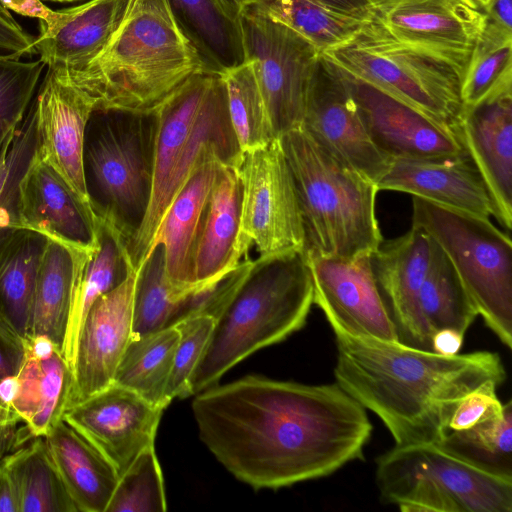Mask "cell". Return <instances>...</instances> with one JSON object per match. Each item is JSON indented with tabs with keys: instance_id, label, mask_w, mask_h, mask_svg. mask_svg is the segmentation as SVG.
<instances>
[{
	"instance_id": "1",
	"label": "cell",
	"mask_w": 512,
	"mask_h": 512,
	"mask_svg": "<svg viewBox=\"0 0 512 512\" xmlns=\"http://www.w3.org/2000/svg\"><path fill=\"white\" fill-rule=\"evenodd\" d=\"M199 437L237 479L279 489L326 477L363 456L372 424L337 383L249 375L196 394Z\"/></svg>"
},
{
	"instance_id": "2",
	"label": "cell",
	"mask_w": 512,
	"mask_h": 512,
	"mask_svg": "<svg viewBox=\"0 0 512 512\" xmlns=\"http://www.w3.org/2000/svg\"><path fill=\"white\" fill-rule=\"evenodd\" d=\"M334 334L336 383L381 419L395 445L439 442L464 396L506 379L495 352L446 356L399 341Z\"/></svg>"
},
{
	"instance_id": "3",
	"label": "cell",
	"mask_w": 512,
	"mask_h": 512,
	"mask_svg": "<svg viewBox=\"0 0 512 512\" xmlns=\"http://www.w3.org/2000/svg\"><path fill=\"white\" fill-rule=\"evenodd\" d=\"M66 71L94 110L141 113L155 111L188 78L205 73L165 0H132L105 49L83 69Z\"/></svg>"
},
{
	"instance_id": "4",
	"label": "cell",
	"mask_w": 512,
	"mask_h": 512,
	"mask_svg": "<svg viewBox=\"0 0 512 512\" xmlns=\"http://www.w3.org/2000/svg\"><path fill=\"white\" fill-rule=\"evenodd\" d=\"M312 304L313 285L304 251L251 260L213 316L208 343L188 383L189 396L217 383L257 350L301 329Z\"/></svg>"
},
{
	"instance_id": "5",
	"label": "cell",
	"mask_w": 512,
	"mask_h": 512,
	"mask_svg": "<svg viewBox=\"0 0 512 512\" xmlns=\"http://www.w3.org/2000/svg\"><path fill=\"white\" fill-rule=\"evenodd\" d=\"M279 138L303 218L304 252L338 259L371 255L383 241L377 185L330 155L301 126Z\"/></svg>"
},
{
	"instance_id": "6",
	"label": "cell",
	"mask_w": 512,
	"mask_h": 512,
	"mask_svg": "<svg viewBox=\"0 0 512 512\" xmlns=\"http://www.w3.org/2000/svg\"><path fill=\"white\" fill-rule=\"evenodd\" d=\"M157 133L156 110H94L85 129L82 162L89 204L126 247L150 204Z\"/></svg>"
},
{
	"instance_id": "7",
	"label": "cell",
	"mask_w": 512,
	"mask_h": 512,
	"mask_svg": "<svg viewBox=\"0 0 512 512\" xmlns=\"http://www.w3.org/2000/svg\"><path fill=\"white\" fill-rule=\"evenodd\" d=\"M412 226L446 254L478 315L512 347V242L489 218L412 196Z\"/></svg>"
},
{
	"instance_id": "8",
	"label": "cell",
	"mask_w": 512,
	"mask_h": 512,
	"mask_svg": "<svg viewBox=\"0 0 512 512\" xmlns=\"http://www.w3.org/2000/svg\"><path fill=\"white\" fill-rule=\"evenodd\" d=\"M381 498L402 512H511L512 480L486 473L437 443L395 445L381 455Z\"/></svg>"
},
{
	"instance_id": "9",
	"label": "cell",
	"mask_w": 512,
	"mask_h": 512,
	"mask_svg": "<svg viewBox=\"0 0 512 512\" xmlns=\"http://www.w3.org/2000/svg\"><path fill=\"white\" fill-rule=\"evenodd\" d=\"M321 54L428 117L457 127L463 72L449 61L394 39L372 21L349 42Z\"/></svg>"
},
{
	"instance_id": "10",
	"label": "cell",
	"mask_w": 512,
	"mask_h": 512,
	"mask_svg": "<svg viewBox=\"0 0 512 512\" xmlns=\"http://www.w3.org/2000/svg\"><path fill=\"white\" fill-rule=\"evenodd\" d=\"M246 62L252 66L273 131L302 125L319 50L306 38L249 5L240 13Z\"/></svg>"
},
{
	"instance_id": "11",
	"label": "cell",
	"mask_w": 512,
	"mask_h": 512,
	"mask_svg": "<svg viewBox=\"0 0 512 512\" xmlns=\"http://www.w3.org/2000/svg\"><path fill=\"white\" fill-rule=\"evenodd\" d=\"M240 243L260 256L304 251L305 229L280 138L243 154Z\"/></svg>"
},
{
	"instance_id": "12",
	"label": "cell",
	"mask_w": 512,
	"mask_h": 512,
	"mask_svg": "<svg viewBox=\"0 0 512 512\" xmlns=\"http://www.w3.org/2000/svg\"><path fill=\"white\" fill-rule=\"evenodd\" d=\"M301 127L325 151L376 185L390 158L372 142L341 70L320 54Z\"/></svg>"
},
{
	"instance_id": "13",
	"label": "cell",
	"mask_w": 512,
	"mask_h": 512,
	"mask_svg": "<svg viewBox=\"0 0 512 512\" xmlns=\"http://www.w3.org/2000/svg\"><path fill=\"white\" fill-rule=\"evenodd\" d=\"M371 21L396 40L428 51L464 74L485 14L461 0H365Z\"/></svg>"
},
{
	"instance_id": "14",
	"label": "cell",
	"mask_w": 512,
	"mask_h": 512,
	"mask_svg": "<svg viewBox=\"0 0 512 512\" xmlns=\"http://www.w3.org/2000/svg\"><path fill=\"white\" fill-rule=\"evenodd\" d=\"M304 254L314 304L323 311L334 332L398 341L374 278L370 255L338 259Z\"/></svg>"
},
{
	"instance_id": "15",
	"label": "cell",
	"mask_w": 512,
	"mask_h": 512,
	"mask_svg": "<svg viewBox=\"0 0 512 512\" xmlns=\"http://www.w3.org/2000/svg\"><path fill=\"white\" fill-rule=\"evenodd\" d=\"M341 72L372 142L388 158L436 159L466 151L457 127L440 123L371 84Z\"/></svg>"
},
{
	"instance_id": "16",
	"label": "cell",
	"mask_w": 512,
	"mask_h": 512,
	"mask_svg": "<svg viewBox=\"0 0 512 512\" xmlns=\"http://www.w3.org/2000/svg\"><path fill=\"white\" fill-rule=\"evenodd\" d=\"M163 411L113 383L69 407L63 420L95 447L120 476L140 452L154 445Z\"/></svg>"
},
{
	"instance_id": "17",
	"label": "cell",
	"mask_w": 512,
	"mask_h": 512,
	"mask_svg": "<svg viewBox=\"0 0 512 512\" xmlns=\"http://www.w3.org/2000/svg\"><path fill=\"white\" fill-rule=\"evenodd\" d=\"M243 159L228 110L227 91L221 75L212 74L193 129L169 178L161 200L127 247L135 270L149 253L154 236L170 203L202 163L218 160L224 166L239 168Z\"/></svg>"
},
{
	"instance_id": "18",
	"label": "cell",
	"mask_w": 512,
	"mask_h": 512,
	"mask_svg": "<svg viewBox=\"0 0 512 512\" xmlns=\"http://www.w3.org/2000/svg\"><path fill=\"white\" fill-rule=\"evenodd\" d=\"M432 250V239L412 226L402 236L383 240L370 255L374 278L398 341L426 351H432V333L421 311L420 291Z\"/></svg>"
},
{
	"instance_id": "19",
	"label": "cell",
	"mask_w": 512,
	"mask_h": 512,
	"mask_svg": "<svg viewBox=\"0 0 512 512\" xmlns=\"http://www.w3.org/2000/svg\"><path fill=\"white\" fill-rule=\"evenodd\" d=\"M135 280L133 269L121 285L99 297L88 311L78 339L67 409L113 384L132 338Z\"/></svg>"
},
{
	"instance_id": "20",
	"label": "cell",
	"mask_w": 512,
	"mask_h": 512,
	"mask_svg": "<svg viewBox=\"0 0 512 512\" xmlns=\"http://www.w3.org/2000/svg\"><path fill=\"white\" fill-rule=\"evenodd\" d=\"M17 211L21 228L71 250L91 251L96 245L97 218L89 202L37 151L19 182Z\"/></svg>"
},
{
	"instance_id": "21",
	"label": "cell",
	"mask_w": 512,
	"mask_h": 512,
	"mask_svg": "<svg viewBox=\"0 0 512 512\" xmlns=\"http://www.w3.org/2000/svg\"><path fill=\"white\" fill-rule=\"evenodd\" d=\"M33 108L39 156L88 201L82 154L85 129L94 111L92 99L65 69L48 68Z\"/></svg>"
},
{
	"instance_id": "22",
	"label": "cell",
	"mask_w": 512,
	"mask_h": 512,
	"mask_svg": "<svg viewBox=\"0 0 512 512\" xmlns=\"http://www.w3.org/2000/svg\"><path fill=\"white\" fill-rule=\"evenodd\" d=\"M457 129L495 207V218L512 226V83L471 106H462Z\"/></svg>"
},
{
	"instance_id": "23",
	"label": "cell",
	"mask_w": 512,
	"mask_h": 512,
	"mask_svg": "<svg viewBox=\"0 0 512 512\" xmlns=\"http://www.w3.org/2000/svg\"><path fill=\"white\" fill-rule=\"evenodd\" d=\"M377 188L405 192L484 218L495 217L490 192L467 151L447 158L390 159Z\"/></svg>"
},
{
	"instance_id": "24",
	"label": "cell",
	"mask_w": 512,
	"mask_h": 512,
	"mask_svg": "<svg viewBox=\"0 0 512 512\" xmlns=\"http://www.w3.org/2000/svg\"><path fill=\"white\" fill-rule=\"evenodd\" d=\"M72 380L59 346L44 336L25 337V357L12 380L10 404L33 438L44 437L63 419Z\"/></svg>"
},
{
	"instance_id": "25",
	"label": "cell",
	"mask_w": 512,
	"mask_h": 512,
	"mask_svg": "<svg viewBox=\"0 0 512 512\" xmlns=\"http://www.w3.org/2000/svg\"><path fill=\"white\" fill-rule=\"evenodd\" d=\"M132 0H90L39 21L36 54L48 68L81 70L107 46Z\"/></svg>"
},
{
	"instance_id": "26",
	"label": "cell",
	"mask_w": 512,
	"mask_h": 512,
	"mask_svg": "<svg viewBox=\"0 0 512 512\" xmlns=\"http://www.w3.org/2000/svg\"><path fill=\"white\" fill-rule=\"evenodd\" d=\"M242 186L237 168L222 166L207 199L189 261L191 285L214 284L247 253L240 243Z\"/></svg>"
},
{
	"instance_id": "27",
	"label": "cell",
	"mask_w": 512,
	"mask_h": 512,
	"mask_svg": "<svg viewBox=\"0 0 512 512\" xmlns=\"http://www.w3.org/2000/svg\"><path fill=\"white\" fill-rule=\"evenodd\" d=\"M96 235V245L91 251L77 252L72 302L62 346L72 370L80 331L91 306L121 285L134 269L125 241L111 225L97 218Z\"/></svg>"
},
{
	"instance_id": "28",
	"label": "cell",
	"mask_w": 512,
	"mask_h": 512,
	"mask_svg": "<svg viewBox=\"0 0 512 512\" xmlns=\"http://www.w3.org/2000/svg\"><path fill=\"white\" fill-rule=\"evenodd\" d=\"M205 73L224 75L246 63L240 16L223 0H165Z\"/></svg>"
},
{
	"instance_id": "29",
	"label": "cell",
	"mask_w": 512,
	"mask_h": 512,
	"mask_svg": "<svg viewBox=\"0 0 512 512\" xmlns=\"http://www.w3.org/2000/svg\"><path fill=\"white\" fill-rule=\"evenodd\" d=\"M44 439L78 512H106L119 480L113 465L63 419Z\"/></svg>"
},
{
	"instance_id": "30",
	"label": "cell",
	"mask_w": 512,
	"mask_h": 512,
	"mask_svg": "<svg viewBox=\"0 0 512 512\" xmlns=\"http://www.w3.org/2000/svg\"><path fill=\"white\" fill-rule=\"evenodd\" d=\"M250 5L306 38L320 53L349 42L371 22L365 0H253Z\"/></svg>"
},
{
	"instance_id": "31",
	"label": "cell",
	"mask_w": 512,
	"mask_h": 512,
	"mask_svg": "<svg viewBox=\"0 0 512 512\" xmlns=\"http://www.w3.org/2000/svg\"><path fill=\"white\" fill-rule=\"evenodd\" d=\"M208 286L180 287L172 283L166 271L164 246L155 244L136 270L132 337L175 326L199 314Z\"/></svg>"
},
{
	"instance_id": "32",
	"label": "cell",
	"mask_w": 512,
	"mask_h": 512,
	"mask_svg": "<svg viewBox=\"0 0 512 512\" xmlns=\"http://www.w3.org/2000/svg\"><path fill=\"white\" fill-rule=\"evenodd\" d=\"M222 166L220 161L210 160L194 170L170 203L154 236L151 248L157 243L163 244L167 275L177 286H200L189 282L190 254L207 199Z\"/></svg>"
},
{
	"instance_id": "33",
	"label": "cell",
	"mask_w": 512,
	"mask_h": 512,
	"mask_svg": "<svg viewBox=\"0 0 512 512\" xmlns=\"http://www.w3.org/2000/svg\"><path fill=\"white\" fill-rule=\"evenodd\" d=\"M48 238L17 228L0 242V320L30 334L34 292Z\"/></svg>"
},
{
	"instance_id": "34",
	"label": "cell",
	"mask_w": 512,
	"mask_h": 512,
	"mask_svg": "<svg viewBox=\"0 0 512 512\" xmlns=\"http://www.w3.org/2000/svg\"><path fill=\"white\" fill-rule=\"evenodd\" d=\"M211 76L210 73L192 75L156 109L158 133L154 156L153 189L142 225L151 218L161 200L191 134Z\"/></svg>"
},
{
	"instance_id": "35",
	"label": "cell",
	"mask_w": 512,
	"mask_h": 512,
	"mask_svg": "<svg viewBox=\"0 0 512 512\" xmlns=\"http://www.w3.org/2000/svg\"><path fill=\"white\" fill-rule=\"evenodd\" d=\"M0 461L14 486L19 512H78L44 437L32 438Z\"/></svg>"
},
{
	"instance_id": "36",
	"label": "cell",
	"mask_w": 512,
	"mask_h": 512,
	"mask_svg": "<svg viewBox=\"0 0 512 512\" xmlns=\"http://www.w3.org/2000/svg\"><path fill=\"white\" fill-rule=\"evenodd\" d=\"M77 252L48 239L34 292L29 335L47 337L61 350L72 302Z\"/></svg>"
},
{
	"instance_id": "37",
	"label": "cell",
	"mask_w": 512,
	"mask_h": 512,
	"mask_svg": "<svg viewBox=\"0 0 512 512\" xmlns=\"http://www.w3.org/2000/svg\"><path fill=\"white\" fill-rule=\"evenodd\" d=\"M176 326L132 337L117 367L114 384L166 408L165 389L179 340Z\"/></svg>"
},
{
	"instance_id": "38",
	"label": "cell",
	"mask_w": 512,
	"mask_h": 512,
	"mask_svg": "<svg viewBox=\"0 0 512 512\" xmlns=\"http://www.w3.org/2000/svg\"><path fill=\"white\" fill-rule=\"evenodd\" d=\"M437 444L452 456L494 476L512 480V403L463 430H448Z\"/></svg>"
},
{
	"instance_id": "39",
	"label": "cell",
	"mask_w": 512,
	"mask_h": 512,
	"mask_svg": "<svg viewBox=\"0 0 512 512\" xmlns=\"http://www.w3.org/2000/svg\"><path fill=\"white\" fill-rule=\"evenodd\" d=\"M420 307L432 335L446 328L465 335L478 316L454 267L434 241L420 291Z\"/></svg>"
},
{
	"instance_id": "40",
	"label": "cell",
	"mask_w": 512,
	"mask_h": 512,
	"mask_svg": "<svg viewBox=\"0 0 512 512\" xmlns=\"http://www.w3.org/2000/svg\"><path fill=\"white\" fill-rule=\"evenodd\" d=\"M221 76L231 124L243 154L277 138L251 64L246 62Z\"/></svg>"
},
{
	"instance_id": "41",
	"label": "cell",
	"mask_w": 512,
	"mask_h": 512,
	"mask_svg": "<svg viewBox=\"0 0 512 512\" xmlns=\"http://www.w3.org/2000/svg\"><path fill=\"white\" fill-rule=\"evenodd\" d=\"M512 83V35L483 28L461 82L462 106H471Z\"/></svg>"
},
{
	"instance_id": "42",
	"label": "cell",
	"mask_w": 512,
	"mask_h": 512,
	"mask_svg": "<svg viewBox=\"0 0 512 512\" xmlns=\"http://www.w3.org/2000/svg\"><path fill=\"white\" fill-rule=\"evenodd\" d=\"M37 147L38 131L32 107L0 153V242L21 228L17 211L18 186Z\"/></svg>"
},
{
	"instance_id": "43",
	"label": "cell",
	"mask_w": 512,
	"mask_h": 512,
	"mask_svg": "<svg viewBox=\"0 0 512 512\" xmlns=\"http://www.w3.org/2000/svg\"><path fill=\"white\" fill-rule=\"evenodd\" d=\"M163 475L155 445L140 452L119 476L106 512H164Z\"/></svg>"
},
{
	"instance_id": "44",
	"label": "cell",
	"mask_w": 512,
	"mask_h": 512,
	"mask_svg": "<svg viewBox=\"0 0 512 512\" xmlns=\"http://www.w3.org/2000/svg\"><path fill=\"white\" fill-rule=\"evenodd\" d=\"M45 64L0 55V153L23 121Z\"/></svg>"
},
{
	"instance_id": "45",
	"label": "cell",
	"mask_w": 512,
	"mask_h": 512,
	"mask_svg": "<svg viewBox=\"0 0 512 512\" xmlns=\"http://www.w3.org/2000/svg\"><path fill=\"white\" fill-rule=\"evenodd\" d=\"M214 318L209 314L192 315L175 326L179 340L165 389L168 404L175 398L189 397L188 383L208 343Z\"/></svg>"
},
{
	"instance_id": "46",
	"label": "cell",
	"mask_w": 512,
	"mask_h": 512,
	"mask_svg": "<svg viewBox=\"0 0 512 512\" xmlns=\"http://www.w3.org/2000/svg\"><path fill=\"white\" fill-rule=\"evenodd\" d=\"M498 385L486 382L464 396L454 410L448 430H463L499 412L503 403L497 396Z\"/></svg>"
},
{
	"instance_id": "47",
	"label": "cell",
	"mask_w": 512,
	"mask_h": 512,
	"mask_svg": "<svg viewBox=\"0 0 512 512\" xmlns=\"http://www.w3.org/2000/svg\"><path fill=\"white\" fill-rule=\"evenodd\" d=\"M20 423L0 384V460L33 438Z\"/></svg>"
},
{
	"instance_id": "48",
	"label": "cell",
	"mask_w": 512,
	"mask_h": 512,
	"mask_svg": "<svg viewBox=\"0 0 512 512\" xmlns=\"http://www.w3.org/2000/svg\"><path fill=\"white\" fill-rule=\"evenodd\" d=\"M25 357V338L0 320V384L13 379Z\"/></svg>"
},
{
	"instance_id": "49",
	"label": "cell",
	"mask_w": 512,
	"mask_h": 512,
	"mask_svg": "<svg viewBox=\"0 0 512 512\" xmlns=\"http://www.w3.org/2000/svg\"><path fill=\"white\" fill-rule=\"evenodd\" d=\"M35 36L27 33L14 19L0 14V55L36 54Z\"/></svg>"
},
{
	"instance_id": "50",
	"label": "cell",
	"mask_w": 512,
	"mask_h": 512,
	"mask_svg": "<svg viewBox=\"0 0 512 512\" xmlns=\"http://www.w3.org/2000/svg\"><path fill=\"white\" fill-rule=\"evenodd\" d=\"M484 14V26L512 34V0H494Z\"/></svg>"
},
{
	"instance_id": "51",
	"label": "cell",
	"mask_w": 512,
	"mask_h": 512,
	"mask_svg": "<svg viewBox=\"0 0 512 512\" xmlns=\"http://www.w3.org/2000/svg\"><path fill=\"white\" fill-rule=\"evenodd\" d=\"M9 11L22 16L37 18L38 21L49 22L54 18L55 11L48 8L41 0H0Z\"/></svg>"
},
{
	"instance_id": "52",
	"label": "cell",
	"mask_w": 512,
	"mask_h": 512,
	"mask_svg": "<svg viewBox=\"0 0 512 512\" xmlns=\"http://www.w3.org/2000/svg\"><path fill=\"white\" fill-rule=\"evenodd\" d=\"M465 335L454 329H440L433 333L431 339L432 352L451 356L458 354L463 345Z\"/></svg>"
},
{
	"instance_id": "53",
	"label": "cell",
	"mask_w": 512,
	"mask_h": 512,
	"mask_svg": "<svg viewBox=\"0 0 512 512\" xmlns=\"http://www.w3.org/2000/svg\"><path fill=\"white\" fill-rule=\"evenodd\" d=\"M0 512H19L18 499L11 479L0 461Z\"/></svg>"
},
{
	"instance_id": "54",
	"label": "cell",
	"mask_w": 512,
	"mask_h": 512,
	"mask_svg": "<svg viewBox=\"0 0 512 512\" xmlns=\"http://www.w3.org/2000/svg\"><path fill=\"white\" fill-rule=\"evenodd\" d=\"M227 7L236 15L240 16V13L245 7L250 5L253 0H223Z\"/></svg>"
},
{
	"instance_id": "55",
	"label": "cell",
	"mask_w": 512,
	"mask_h": 512,
	"mask_svg": "<svg viewBox=\"0 0 512 512\" xmlns=\"http://www.w3.org/2000/svg\"><path fill=\"white\" fill-rule=\"evenodd\" d=\"M461 1L464 2L470 8L484 13V11L488 8V6L494 0H461Z\"/></svg>"
},
{
	"instance_id": "56",
	"label": "cell",
	"mask_w": 512,
	"mask_h": 512,
	"mask_svg": "<svg viewBox=\"0 0 512 512\" xmlns=\"http://www.w3.org/2000/svg\"><path fill=\"white\" fill-rule=\"evenodd\" d=\"M0 14L4 15V16H7V17H12V14L9 10H7L0 2Z\"/></svg>"
},
{
	"instance_id": "57",
	"label": "cell",
	"mask_w": 512,
	"mask_h": 512,
	"mask_svg": "<svg viewBox=\"0 0 512 512\" xmlns=\"http://www.w3.org/2000/svg\"><path fill=\"white\" fill-rule=\"evenodd\" d=\"M48 1H52V2H74V1H78V0H48Z\"/></svg>"
}]
</instances>
